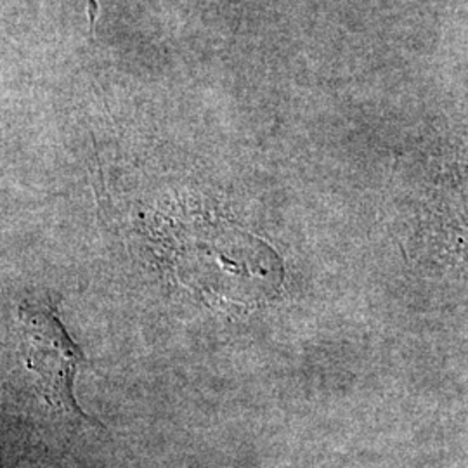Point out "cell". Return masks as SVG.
<instances>
[{
	"mask_svg": "<svg viewBox=\"0 0 468 468\" xmlns=\"http://www.w3.org/2000/svg\"><path fill=\"white\" fill-rule=\"evenodd\" d=\"M21 354L50 408L87 419L73 396L77 371L84 363L80 347L67 334L50 302H25L17 309Z\"/></svg>",
	"mask_w": 468,
	"mask_h": 468,
	"instance_id": "6da1fadb",
	"label": "cell"
}]
</instances>
